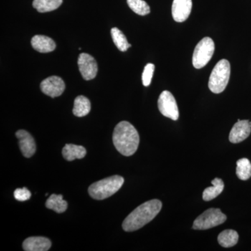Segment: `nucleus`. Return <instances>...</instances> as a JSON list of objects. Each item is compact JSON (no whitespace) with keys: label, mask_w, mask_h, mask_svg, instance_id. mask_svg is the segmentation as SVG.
Segmentation results:
<instances>
[{"label":"nucleus","mask_w":251,"mask_h":251,"mask_svg":"<svg viewBox=\"0 0 251 251\" xmlns=\"http://www.w3.org/2000/svg\"><path fill=\"white\" fill-rule=\"evenodd\" d=\"M162 203L158 200H151L143 203L126 218L122 227L126 232L139 229L151 221L161 211Z\"/></svg>","instance_id":"obj_1"},{"label":"nucleus","mask_w":251,"mask_h":251,"mask_svg":"<svg viewBox=\"0 0 251 251\" xmlns=\"http://www.w3.org/2000/svg\"><path fill=\"white\" fill-rule=\"evenodd\" d=\"M112 140L119 152L124 156H130L138 150L140 137L131 124L123 121L120 122L114 129Z\"/></svg>","instance_id":"obj_2"},{"label":"nucleus","mask_w":251,"mask_h":251,"mask_svg":"<svg viewBox=\"0 0 251 251\" xmlns=\"http://www.w3.org/2000/svg\"><path fill=\"white\" fill-rule=\"evenodd\" d=\"M125 182V179L119 175H115L100 180L91 185L88 192L92 198L98 201L106 199L117 193Z\"/></svg>","instance_id":"obj_3"},{"label":"nucleus","mask_w":251,"mask_h":251,"mask_svg":"<svg viewBox=\"0 0 251 251\" xmlns=\"http://www.w3.org/2000/svg\"><path fill=\"white\" fill-rule=\"evenodd\" d=\"M229 76L230 64L227 59H221L216 64L209 77V90L214 94L224 92L228 84Z\"/></svg>","instance_id":"obj_4"},{"label":"nucleus","mask_w":251,"mask_h":251,"mask_svg":"<svg viewBox=\"0 0 251 251\" xmlns=\"http://www.w3.org/2000/svg\"><path fill=\"white\" fill-rule=\"evenodd\" d=\"M215 50V44L210 37L203 38L196 46L193 54V65L202 69L211 60Z\"/></svg>","instance_id":"obj_5"},{"label":"nucleus","mask_w":251,"mask_h":251,"mask_svg":"<svg viewBox=\"0 0 251 251\" xmlns=\"http://www.w3.org/2000/svg\"><path fill=\"white\" fill-rule=\"evenodd\" d=\"M226 219H227V216L225 215L221 209L211 208L204 211L195 220L193 228L201 229V230L212 228L224 224Z\"/></svg>","instance_id":"obj_6"},{"label":"nucleus","mask_w":251,"mask_h":251,"mask_svg":"<svg viewBox=\"0 0 251 251\" xmlns=\"http://www.w3.org/2000/svg\"><path fill=\"white\" fill-rule=\"evenodd\" d=\"M158 110L163 116L176 121L179 118V110L174 96L169 91H163L158 100Z\"/></svg>","instance_id":"obj_7"},{"label":"nucleus","mask_w":251,"mask_h":251,"mask_svg":"<svg viewBox=\"0 0 251 251\" xmlns=\"http://www.w3.org/2000/svg\"><path fill=\"white\" fill-rule=\"evenodd\" d=\"M77 65L84 80H92L97 76L98 65L97 61L90 54L81 53L77 59Z\"/></svg>","instance_id":"obj_8"},{"label":"nucleus","mask_w":251,"mask_h":251,"mask_svg":"<svg viewBox=\"0 0 251 251\" xmlns=\"http://www.w3.org/2000/svg\"><path fill=\"white\" fill-rule=\"evenodd\" d=\"M41 90L46 95L55 98L62 95L65 90V83L60 77L53 75L41 82Z\"/></svg>","instance_id":"obj_9"},{"label":"nucleus","mask_w":251,"mask_h":251,"mask_svg":"<svg viewBox=\"0 0 251 251\" xmlns=\"http://www.w3.org/2000/svg\"><path fill=\"white\" fill-rule=\"evenodd\" d=\"M251 133V122L238 120L229 133V140L232 143H239L247 139Z\"/></svg>","instance_id":"obj_10"},{"label":"nucleus","mask_w":251,"mask_h":251,"mask_svg":"<svg viewBox=\"0 0 251 251\" xmlns=\"http://www.w3.org/2000/svg\"><path fill=\"white\" fill-rule=\"evenodd\" d=\"M192 0H174L172 15L176 22L182 23L187 20L192 9Z\"/></svg>","instance_id":"obj_11"},{"label":"nucleus","mask_w":251,"mask_h":251,"mask_svg":"<svg viewBox=\"0 0 251 251\" xmlns=\"http://www.w3.org/2000/svg\"><path fill=\"white\" fill-rule=\"evenodd\" d=\"M16 135L19 140V146L23 156L30 158L36 152V143L34 138L25 130H18Z\"/></svg>","instance_id":"obj_12"},{"label":"nucleus","mask_w":251,"mask_h":251,"mask_svg":"<svg viewBox=\"0 0 251 251\" xmlns=\"http://www.w3.org/2000/svg\"><path fill=\"white\" fill-rule=\"evenodd\" d=\"M51 244L48 238L31 237L24 241L23 248L25 251H47L50 249Z\"/></svg>","instance_id":"obj_13"},{"label":"nucleus","mask_w":251,"mask_h":251,"mask_svg":"<svg viewBox=\"0 0 251 251\" xmlns=\"http://www.w3.org/2000/svg\"><path fill=\"white\" fill-rule=\"evenodd\" d=\"M33 49L41 53H47L53 51L56 48L54 41L49 36L35 35L31 41Z\"/></svg>","instance_id":"obj_14"},{"label":"nucleus","mask_w":251,"mask_h":251,"mask_svg":"<svg viewBox=\"0 0 251 251\" xmlns=\"http://www.w3.org/2000/svg\"><path fill=\"white\" fill-rule=\"evenodd\" d=\"M87 154L85 148L79 145L67 144L62 150V155L66 160L72 161L74 160L81 159Z\"/></svg>","instance_id":"obj_15"},{"label":"nucleus","mask_w":251,"mask_h":251,"mask_svg":"<svg viewBox=\"0 0 251 251\" xmlns=\"http://www.w3.org/2000/svg\"><path fill=\"white\" fill-rule=\"evenodd\" d=\"M91 103L90 100L84 96H78L74 100L73 113L78 117H85L90 113Z\"/></svg>","instance_id":"obj_16"},{"label":"nucleus","mask_w":251,"mask_h":251,"mask_svg":"<svg viewBox=\"0 0 251 251\" xmlns=\"http://www.w3.org/2000/svg\"><path fill=\"white\" fill-rule=\"evenodd\" d=\"M213 186L206 188L203 192L202 198L204 201H210L219 196L224 189V183L219 178H215L211 181Z\"/></svg>","instance_id":"obj_17"},{"label":"nucleus","mask_w":251,"mask_h":251,"mask_svg":"<svg viewBox=\"0 0 251 251\" xmlns=\"http://www.w3.org/2000/svg\"><path fill=\"white\" fill-rule=\"evenodd\" d=\"M239 240V234L235 230L226 229L219 234L218 242L221 247L229 248L234 247Z\"/></svg>","instance_id":"obj_18"},{"label":"nucleus","mask_w":251,"mask_h":251,"mask_svg":"<svg viewBox=\"0 0 251 251\" xmlns=\"http://www.w3.org/2000/svg\"><path fill=\"white\" fill-rule=\"evenodd\" d=\"M63 0H34L32 5L39 12L46 13L58 9Z\"/></svg>","instance_id":"obj_19"},{"label":"nucleus","mask_w":251,"mask_h":251,"mask_svg":"<svg viewBox=\"0 0 251 251\" xmlns=\"http://www.w3.org/2000/svg\"><path fill=\"white\" fill-rule=\"evenodd\" d=\"M46 206L49 209L61 214L67 210L68 204L67 201L63 200L62 195L52 194L46 201Z\"/></svg>","instance_id":"obj_20"},{"label":"nucleus","mask_w":251,"mask_h":251,"mask_svg":"<svg viewBox=\"0 0 251 251\" xmlns=\"http://www.w3.org/2000/svg\"><path fill=\"white\" fill-rule=\"evenodd\" d=\"M111 36L114 44L117 46V49L122 52H125L128 48L131 47V45L128 44L126 37L125 34L118 28L114 27L111 29Z\"/></svg>","instance_id":"obj_21"},{"label":"nucleus","mask_w":251,"mask_h":251,"mask_svg":"<svg viewBox=\"0 0 251 251\" xmlns=\"http://www.w3.org/2000/svg\"><path fill=\"white\" fill-rule=\"evenodd\" d=\"M236 173L239 179L246 181L251 176V163L248 158H243L237 161Z\"/></svg>","instance_id":"obj_22"},{"label":"nucleus","mask_w":251,"mask_h":251,"mask_svg":"<svg viewBox=\"0 0 251 251\" xmlns=\"http://www.w3.org/2000/svg\"><path fill=\"white\" fill-rule=\"evenodd\" d=\"M130 9L140 16H146L150 13V7L144 0H127Z\"/></svg>","instance_id":"obj_23"},{"label":"nucleus","mask_w":251,"mask_h":251,"mask_svg":"<svg viewBox=\"0 0 251 251\" xmlns=\"http://www.w3.org/2000/svg\"><path fill=\"white\" fill-rule=\"evenodd\" d=\"M154 69V64H151V63L145 66V69H144L143 75H142L143 85L145 86V87H148V86L151 84Z\"/></svg>","instance_id":"obj_24"},{"label":"nucleus","mask_w":251,"mask_h":251,"mask_svg":"<svg viewBox=\"0 0 251 251\" xmlns=\"http://www.w3.org/2000/svg\"><path fill=\"white\" fill-rule=\"evenodd\" d=\"M14 198L18 201H27L31 197V193L27 188L24 187L23 188H17L14 191Z\"/></svg>","instance_id":"obj_25"}]
</instances>
